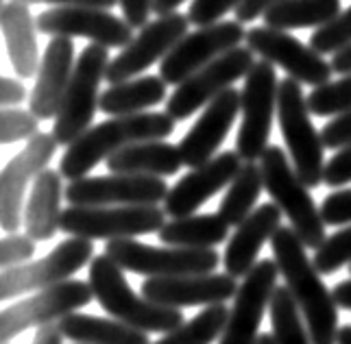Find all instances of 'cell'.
Segmentation results:
<instances>
[{
    "mask_svg": "<svg viewBox=\"0 0 351 344\" xmlns=\"http://www.w3.org/2000/svg\"><path fill=\"white\" fill-rule=\"evenodd\" d=\"M273 260L286 288L293 292L304 321L310 331L312 344H336L338 338V303L323 284L321 273L306 253V244L293 227H280L271 240Z\"/></svg>",
    "mask_w": 351,
    "mask_h": 344,
    "instance_id": "1",
    "label": "cell"
},
{
    "mask_svg": "<svg viewBox=\"0 0 351 344\" xmlns=\"http://www.w3.org/2000/svg\"><path fill=\"white\" fill-rule=\"evenodd\" d=\"M175 122L177 120L166 112H144L136 116H118L105 120L101 125L88 129L77 142L68 146L62 162H59V172L70 181L88 177V172L94 170V166L107 162L125 146L166 140L168 135H173Z\"/></svg>",
    "mask_w": 351,
    "mask_h": 344,
    "instance_id": "2",
    "label": "cell"
},
{
    "mask_svg": "<svg viewBox=\"0 0 351 344\" xmlns=\"http://www.w3.org/2000/svg\"><path fill=\"white\" fill-rule=\"evenodd\" d=\"M94 299L116 321L131 325L144 334H168L184 325V314L177 307L153 303L140 297L129 286V281L110 255H94L90 264V281Z\"/></svg>",
    "mask_w": 351,
    "mask_h": 344,
    "instance_id": "3",
    "label": "cell"
},
{
    "mask_svg": "<svg viewBox=\"0 0 351 344\" xmlns=\"http://www.w3.org/2000/svg\"><path fill=\"white\" fill-rule=\"evenodd\" d=\"M260 168L264 190L282 210L290 227L306 244V249H321L323 242L328 240L323 214L314 203L310 188L301 181L295 166L288 162L282 146L271 144L260 157Z\"/></svg>",
    "mask_w": 351,
    "mask_h": 344,
    "instance_id": "4",
    "label": "cell"
},
{
    "mask_svg": "<svg viewBox=\"0 0 351 344\" xmlns=\"http://www.w3.org/2000/svg\"><path fill=\"white\" fill-rule=\"evenodd\" d=\"M277 122L297 175L308 188H319L325 177V144L314 129L308 96L295 79H284L277 92Z\"/></svg>",
    "mask_w": 351,
    "mask_h": 344,
    "instance_id": "5",
    "label": "cell"
},
{
    "mask_svg": "<svg viewBox=\"0 0 351 344\" xmlns=\"http://www.w3.org/2000/svg\"><path fill=\"white\" fill-rule=\"evenodd\" d=\"M110 61V48L99 44H88L79 53L70 88L53 122V135L59 146H70L92 129L94 114L101 101V83Z\"/></svg>",
    "mask_w": 351,
    "mask_h": 344,
    "instance_id": "6",
    "label": "cell"
},
{
    "mask_svg": "<svg viewBox=\"0 0 351 344\" xmlns=\"http://www.w3.org/2000/svg\"><path fill=\"white\" fill-rule=\"evenodd\" d=\"M105 253L133 275L147 279L186 277V275H210L221 264L216 249H184V247H149L136 238L110 240Z\"/></svg>",
    "mask_w": 351,
    "mask_h": 344,
    "instance_id": "7",
    "label": "cell"
},
{
    "mask_svg": "<svg viewBox=\"0 0 351 344\" xmlns=\"http://www.w3.org/2000/svg\"><path fill=\"white\" fill-rule=\"evenodd\" d=\"M277 81L275 66L256 61L240 90V129L236 135V153L242 162H256L269 149L273 118L277 114Z\"/></svg>",
    "mask_w": 351,
    "mask_h": 344,
    "instance_id": "8",
    "label": "cell"
},
{
    "mask_svg": "<svg viewBox=\"0 0 351 344\" xmlns=\"http://www.w3.org/2000/svg\"><path fill=\"white\" fill-rule=\"evenodd\" d=\"M164 207L157 205H116V207H77L62 214V231L88 240H120L157 233L166 225Z\"/></svg>",
    "mask_w": 351,
    "mask_h": 344,
    "instance_id": "9",
    "label": "cell"
},
{
    "mask_svg": "<svg viewBox=\"0 0 351 344\" xmlns=\"http://www.w3.org/2000/svg\"><path fill=\"white\" fill-rule=\"evenodd\" d=\"M94 299L92 286L79 279H68L31 297L9 305L0 314V342L9 344L24 331L59 323L62 318L79 312Z\"/></svg>",
    "mask_w": 351,
    "mask_h": 344,
    "instance_id": "10",
    "label": "cell"
},
{
    "mask_svg": "<svg viewBox=\"0 0 351 344\" xmlns=\"http://www.w3.org/2000/svg\"><path fill=\"white\" fill-rule=\"evenodd\" d=\"M253 55L256 53L249 46H236L219 59H214L212 64L177 85L166 101V114L175 120H186L192 114H197L199 109H205L236 81L249 75V70L256 64Z\"/></svg>",
    "mask_w": 351,
    "mask_h": 344,
    "instance_id": "11",
    "label": "cell"
},
{
    "mask_svg": "<svg viewBox=\"0 0 351 344\" xmlns=\"http://www.w3.org/2000/svg\"><path fill=\"white\" fill-rule=\"evenodd\" d=\"M94 260V244L88 238L72 236L38 262H27L0 273V299H16L72 279L88 262Z\"/></svg>",
    "mask_w": 351,
    "mask_h": 344,
    "instance_id": "12",
    "label": "cell"
},
{
    "mask_svg": "<svg viewBox=\"0 0 351 344\" xmlns=\"http://www.w3.org/2000/svg\"><path fill=\"white\" fill-rule=\"evenodd\" d=\"M53 133H38L24 149L7 162L0 172V227L7 233H18L24 225V207L35 179L48 168L57 153Z\"/></svg>",
    "mask_w": 351,
    "mask_h": 344,
    "instance_id": "13",
    "label": "cell"
},
{
    "mask_svg": "<svg viewBox=\"0 0 351 344\" xmlns=\"http://www.w3.org/2000/svg\"><path fill=\"white\" fill-rule=\"evenodd\" d=\"M242 40H247V31L238 20H221L210 27H199L195 33L184 35V40L162 59L160 77L166 85L177 88L214 59L240 46Z\"/></svg>",
    "mask_w": 351,
    "mask_h": 344,
    "instance_id": "14",
    "label": "cell"
},
{
    "mask_svg": "<svg viewBox=\"0 0 351 344\" xmlns=\"http://www.w3.org/2000/svg\"><path fill=\"white\" fill-rule=\"evenodd\" d=\"M247 46L264 61L282 68L290 79L310 88H321L332 79V61L319 55L310 44H304L288 31L271 27H253L247 31Z\"/></svg>",
    "mask_w": 351,
    "mask_h": 344,
    "instance_id": "15",
    "label": "cell"
},
{
    "mask_svg": "<svg viewBox=\"0 0 351 344\" xmlns=\"http://www.w3.org/2000/svg\"><path fill=\"white\" fill-rule=\"evenodd\" d=\"M188 27H190L188 14H177V11L149 22L110 61L105 72V81L114 85L140 77L142 72H147L153 64L162 61L184 40V35H188Z\"/></svg>",
    "mask_w": 351,
    "mask_h": 344,
    "instance_id": "16",
    "label": "cell"
},
{
    "mask_svg": "<svg viewBox=\"0 0 351 344\" xmlns=\"http://www.w3.org/2000/svg\"><path fill=\"white\" fill-rule=\"evenodd\" d=\"M38 29L51 38H88L105 48H125L136 35L133 27L112 9L53 7L38 16Z\"/></svg>",
    "mask_w": 351,
    "mask_h": 344,
    "instance_id": "17",
    "label": "cell"
},
{
    "mask_svg": "<svg viewBox=\"0 0 351 344\" xmlns=\"http://www.w3.org/2000/svg\"><path fill=\"white\" fill-rule=\"evenodd\" d=\"M168 183L162 177L147 175H107L70 181L66 201L77 207H116V205H160L166 201Z\"/></svg>",
    "mask_w": 351,
    "mask_h": 344,
    "instance_id": "18",
    "label": "cell"
},
{
    "mask_svg": "<svg viewBox=\"0 0 351 344\" xmlns=\"http://www.w3.org/2000/svg\"><path fill=\"white\" fill-rule=\"evenodd\" d=\"M277 268L275 260H260L251 273L240 284L234 307L229 310L221 344H256L260 338L262 318L271 305V297L277 288Z\"/></svg>",
    "mask_w": 351,
    "mask_h": 344,
    "instance_id": "19",
    "label": "cell"
},
{
    "mask_svg": "<svg viewBox=\"0 0 351 344\" xmlns=\"http://www.w3.org/2000/svg\"><path fill=\"white\" fill-rule=\"evenodd\" d=\"M242 168V157L236 151L219 153L208 164L192 168L181 177L168 192L164 201V212L171 218L192 216L201 205L208 203L216 192L229 188Z\"/></svg>",
    "mask_w": 351,
    "mask_h": 344,
    "instance_id": "20",
    "label": "cell"
},
{
    "mask_svg": "<svg viewBox=\"0 0 351 344\" xmlns=\"http://www.w3.org/2000/svg\"><path fill=\"white\" fill-rule=\"evenodd\" d=\"M240 114V92L236 88L225 90L216 101L203 109L199 120L179 142V153L184 166L199 168L216 157V151L232 131Z\"/></svg>",
    "mask_w": 351,
    "mask_h": 344,
    "instance_id": "21",
    "label": "cell"
},
{
    "mask_svg": "<svg viewBox=\"0 0 351 344\" xmlns=\"http://www.w3.org/2000/svg\"><path fill=\"white\" fill-rule=\"evenodd\" d=\"M240 286L227 273L210 275H186L166 279H144L142 297L168 307H195V305H219L236 297Z\"/></svg>",
    "mask_w": 351,
    "mask_h": 344,
    "instance_id": "22",
    "label": "cell"
},
{
    "mask_svg": "<svg viewBox=\"0 0 351 344\" xmlns=\"http://www.w3.org/2000/svg\"><path fill=\"white\" fill-rule=\"evenodd\" d=\"M75 44L70 38H51L46 44L38 77L29 96V109L40 120L57 118L75 75Z\"/></svg>",
    "mask_w": 351,
    "mask_h": 344,
    "instance_id": "23",
    "label": "cell"
},
{
    "mask_svg": "<svg viewBox=\"0 0 351 344\" xmlns=\"http://www.w3.org/2000/svg\"><path fill=\"white\" fill-rule=\"evenodd\" d=\"M282 210L275 203H264L256 207L247 220L236 227L234 236L229 238L227 249L223 255V264H225V273L232 275L234 279L238 277H247L253 266L260 260L258 255L262 247L277 233V229L282 227Z\"/></svg>",
    "mask_w": 351,
    "mask_h": 344,
    "instance_id": "24",
    "label": "cell"
},
{
    "mask_svg": "<svg viewBox=\"0 0 351 344\" xmlns=\"http://www.w3.org/2000/svg\"><path fill=\"white\" fill-rule=\"evenodd\" d=\"M3 38L7 44V55L18 77H38L40 70V44H38V18H33L29 5L18 0L3 3Z\"/></svg>",
    "mask_w": 351,
    "mask_h": 344,
    "instance_id": "25",
    "label": "cell"
},
{
    "mask_svg": "<svg viewBox=\"0 0 351 344\" xmlns=\"http://www.w3.org/2000/svg\"><path fill=\"white\" fill-rule=\"evenodd\" d=\"M62 179L59 170L46 168L29 192L24 207V231L35 242L53 240L55 233L62 231V199H66Z\"/></svg>",
    "mask_w": 351,
    "mask_h": 344,
    "instance_id": "26",
    "label": "cell"
},
{
    "mask_svg": "<svg viewBox=\"0 0 351 344\" xmlns=\"http://www.w3.org/2000/svg\"><path fill=\"white\" fill-rule=\"evenodd\" d=\"M107 168L114 175H147V177H173L184 166L179 146L166 140L138 142L120 149L107 159Z\"/></svg>",
    "mask_w": 351,
    "mask_h": 344,
    "instance_id": "27",
    "label": "cell"
},
{
    "mask_svg": "<svg viewBox=\"0 0 351 344\" xmlns=\"http://www.w3.org/2000/svg\"><path fill=\"white\" fill-rule=\"evenodd\" d=\"M164 101H168L164 79L155 75H147V77H136L123 83H114L107 90H103L99 109L112 118L136 116V114L149 112L155 105H162Z\"/></svg>",
    "mask_w": 351,
    "mask_h": 344,
    "instance_id": "28",
    "label": "cell"
},
{
    "mask_svg": "<svg viewBox=\"0 0 351 344\" xmlns=\"http://www.w3.org/2000/svg\"><path fill=\"white\" fill-rule=\"evenodd\" d=\"M64 338L75 344H153L149 334L116 321L75 312L57 323Z\"/></svg>",
    "mask_w": 351,
    "mask_h": 344,
    "instance_id": "29",
    "label": "cell"
},
{
    "mask_svg": "<svg viewBox=\"0 0 351 344\" xmlns=\"http://www.w3.org/2000/svg\"><path fill=\"white\" fill-rule=\"evenodd\" d=\"M157 236L166 247L214 249L229 238V225L221 214H192L166 220Z\"/></svg>",
    "mask_w": 351,
    "mask_h": 344,
    "instance_id": "30",
    "label": "cell"
},
{
    "mask_svg": "<svg viewBox=\"0 0 351 344\" xmlns=\"http://www.w3.org/2000/svg\"><path fill=\"white\" fill-rule=\"evenodd\" d=\"M341 14V0H282L264 14L266 27L293 31L319 29Z\"/></svg>",
    "mask_w": 351,
    "mask_h": 344,
    "instance_id": "31",
    "label": "cell"
},
{
    "mask_svg": "<svg viewBox=\"0 0 351 344\" xmlns=\"http://www.w3.org/2000/svg\"><path fill=\"white\" fill-rule=\"evenodd\" d=\"M264 190L262 168L256 162H245L236 175V179L229 183V188L221 201L219 214L229 227H238L242 220H247L256 212V203Z\"/></svg>",
    "mask_w": 351,
    "mask_h": 344,
    "instance_id": "32",
    "label": "cell"
},
{
    "mask_svg": "<svg viewBox=\"0 0 351 344\" xmlns=\"http://www.w3.org/2000/svg\"><path fill=\"white\" fill-rule=\"evenodd\" d=\"M271 325L275 344H312L310 331L299 305L286 286H277L271 297Z\"/></svg>",
    "mask_w": 351,
    "mask_h": 344,
    "instance_id": "33",
    "label": "cell"
},
{
    "mask_svg": "<svg viewBox=\"0 0 351 344\" xmlns=\"http://www.w3.org/2000/svg\"><path fill=\"white\" fill-rule=\"evenodd\" d=\"M229 318V310L225 303L208 305L195 318H190L177 329L168 331L153 344H212L216 338L223 336Z\"/></svg>",
    "mask_w": 351,
    "mask_h": 344,
    "instance_id": "34",
    "label": "cell"
},
{
    "mask_svg": "<svg viewBox=\"0 0 351 344\" xmlns=\"http://www.w3.org/2000/svg\"><path fill=\"white\" fill-rule=\"evenodd\" d=\"M308 107L310 114L328 118V116H338L351 109V72L343 75L338 81H330L314 88L308 94Z\"/></svg>",
    "mask_w": 351,
    "mask_h": 344,
    "instance_id": "35",
    "label": "cell"
},
{
    "mask_svg": "<svg viewBox=\"0 0 351 344\" xmlns=\"http://www.w3.org/2000/svg\"><path fill=\"white\" fill-rule=\"evenodd\" d=\"M310 46L319 55H336L351 46V7L310 35Z\"/></svg>",
    "mask_w": 351,
    "mask_h": 344,
    "instance_id": "36",
    "label": "cell"
},
{
    "mask_svg": "<svg viewBox=\"0 0 351 344\" xmlns=\"http://www.w3.org/2000/svg\"><path fill=\"white\" fill-rule=\"evenodd\" d=\"M312 262L321 275H334L338 268L351 264V227H345L336 231L334 236H328L323 247L317 249Z\"/></svg>",
    "mask_w": 351,
    "mask_h": 344,
    "instance_id": "37",
    "label": "cell"
},
{
    "mask_svg": "<svg viewBox=\"0 0 351 344\" xmlns=\"http://www.w3.org/2000/svg\"><path fill=\"white\" fill-rule=\"evenodd\" d=\"M40 133V118L31 109H3L0 114V142L16 144L22 140H33Z\"/></svg>",
    "mask_w": 351,
    "mask_h": 344,
    "instance_id": "38",
    "label": "cell"
},
{
    "mask_svg": "<svg viewBox=\"0 0 351 344\" xmlns=\"http://www.w3.org/2000/svg\"><path fill=\"white\" fill-rule=\"evenodd\" d=\"M35 255V240L29 233H9L0 240V266L3 270L31 262Z\"/></svg>",
    "mask_w": 351,
    "mask_h": 344,
    "instance_id": "39",
    "label": "cell"
},
{
    "mask_svg": "<svg viewBox=\"0 0 351 344\" xmlns=\"http://www.w3.org/2000/svg\"><path fill=\"white\" fill-rule=\"evenodd\" d=\"M242 0H192L188 18L197 27H210L221 22L229 11H236Z\"/></svg>",
    "mask_w": 351,
    "mask_h": 344,
    "instance_id": "40",
    "label": "cell"
},
{
    "mask_svg": "<svg viewBox=\"0 0 351 344\" xmlns=\"http://www.w3.org/2000/svg\"><path fill=\"white\" fill-rule=\"evenodd\" d=\"M321 214L325 225H349L351 223V188L338 190L325 196L321 203Z\"/></svg>",
    "mask_w": 351,
    "mask_h": 344,
    "instance_id": "41",
    "label": "cell"
},
{
    "mask_svg": "<svg viewBox=\"0 0 351 344\" xmlns=\"http://www.w3.org/2000/svg\"><path fill=\"white\" fill-rule=\"evenodd\" d=\"M321 135H323L325 149L341 151L345 146H349L351 144V109L345 114L334 116V120L323 127Z\"/></svg>",
    "mask_w": 351,
    "mask_h": 344,
    "instance_id": "42",
    "label": "cell"
},
{
    "mask_svg": "<svg viewBox=\"0 0 351 344\" xmlns=\"http://www.w3.org/2000/svg\"><path fill=\"white\" fill-rule=\"evenodd\" d=\"M323 183L330 188H341L351 183V144L341 151H336V155L325 164Z\"/></svg>",
    "mask_w": 351,
    "mask_h": 344,
    "instance_id": "43",
    "label": "cell"
},
{
    "mask_svg": "<svg viewBox=\"0 0 351 344\" xmlns=\"http://www.w3.org/2000/svg\"><path fill=\"white\" fill-rule=\"evenodd\" d=\"M125 20L133 29H142L149 24V14L153 11V0H120Z\"/></svg>",
    "mask_w": 351,
    "mask_h": 344,
    "instance_id": "44",
    "label": "cell"
},
{
    "mask_svg": "<svg viewBox=\"0 0 351 344\" xmlns=\"http://www.w3.org/2000/svg\"><path fill=\"white\" fill-rule=\"evenodd\" d=\"M29 96L31 94L27 92V88H24L20 81L11 79V77L0 79V105H3V109L18 107L27 101Z\"/></svg>",
    "mask_w": 351,
    "mask_h": 344,
    "instance_id": "45",
    "label": "cell"
},
{
    "mask_svg": "<svg viewBox=\"0 0 351 344\" xmlns=\"http://www.w3.org/2000/svg\"><path fill=\"white\" fill-rule=\"evenodd\" d=\"M277 3H282V0H242L240 7L234 11V14H236V20L242 22V24L253 22L258 18H264L266 11H269Z\"/></svg>",
    "mask_w": 351,
    "mask_h": 344,
    "instance_id": "46",
    "label": "cell"
},
{
    "mask_svg": "<svg viewBox=\"0 0 351 344\" xmlns=\"http://www.w3.org/2000/svg\"><path fill=\"white\" fill-rule=\"evenodd\" d=\"M24 5H55V7H101L112 9L120 5V0H18Z\"/></svg>",
    "mask_w": 351,
    "mask_h": 344,
    "instance_id": "47",
    "label": "cell"
},
{
    "mask_svg": "<svg viewBox=\"0 0 351 344\" xmlns=\"http://www.w3.org/2000/svg\"><path fill=\"white\" fill-rule=\"evenodd\" d=\"M31 344H64V334L59 325H44L35 331V336L31 340Z\"/></svg>",
    "mask_w": 351,
    "mask_h": 344,
    "instance_id": "48",
    "label": "cell"
},
{
    "mask_svg": "<svg viewBox=\"0 0 351 344\" xmlns=\"http://www.w3.org/2000/svg\"><path fill=\"white\" fill-rule=\"evenodd\" d=\"M332 294H334V299H336V303H338V307H341V310L351 312V279L349 281H343V284H338L332 290Z\"/></svg>",
    "mask_w": 351,
    "mask_h": 344,
    "instance_id": "49",
    "label": "cell"
},
{
    "mask_svg": "<svg viewBox=\"0 0 351 344\" xmlns=\"http://www.w3.org/2000/svg\"><path fill=\"white\" fill-rule=\"evenodd\" d=\"M332 68H334V72H338V75H349L351 72V46L332 57Z\"/></svg>",
    "mask_w": 351,
    "mask_h": 344,
    "instance_id": "50",
    "label": "cell"
},
{
    "mask_svg": "<svg viewBox=\"0 0 351 344\" xmlns=\"http://www.w3.org/2000/svg\"><path fill=\"white\" fill-rule=\"evenodd\" d=\"M186 0H153V14L155 16H168L175 14V11L184 5Z\"/></svg>",
    "mask_w": 351,
    "mask_h": 344,
    "instance_id": "51",
    "label": "cell"
},
{
    "mask_svg": "<svg viewBox=\"0 0 351 344\" xmlns=\"http://www.w3.org/2000/svg\"><path fill=\"white\" fill-rule=\"evenodd\" d=\"M336 344H351V325H341Z\"/></svg>",
    "mask_w": 351,
    "mask_h": 344,
    "instance_id": "52",
    "label": "cell"
},
{
    "mask_svg": "<svg viewBox=\"0 0 351 344\" xmlns=\"http://www.w3.org/2000/svg\"><path fill=\"white\" fill-rule=\"evenodd\" d=\"M256 344H275V340H273V336H269V334H260V338H258Z\"/></svg>",
    "mask_w": 351,
    "mask_h": 344,
    "instance_id": "53",
    "label": "cell"
},
{
    "mask_svg": "<svg viewBox=\"0 0 351 344\" xmlns=\"http://www.w3.org/2000/svg\"><path fill=\"white\" fill-rule=\"evenodd\" d=\"M349 273H351V264H349Z\"/></svg>",
    "mask_w": 351,
    "mask_h": 344,
    "instance_id": "54",
    "label": "cell"
}]
</instances>
